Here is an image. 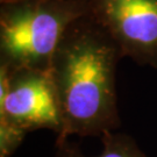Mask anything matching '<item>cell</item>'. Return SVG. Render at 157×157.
I'll use <instances>...</instances> for the list:
<instances>
[{
    "label": "cell",
    "mask_w": 157,
    "mask_h": 157,
    "mask_svg": "<svg viewBox=\"0 0 157 157\" xmlns=\"http://www.w3.org/2000/svg\"><path fill=\"white\" fill-rule=\"evenodd\" d=\"M122 54L90 14L63 35L49 71L62 119L57 139L102 136L120 126L115 72Z\"/></svg>",
    "instance_id": "obj_1"
},
{
    "label": "cell",
    "mask_w": 157,
    "mask_h": 157,
    "mask_svg": "<svg viewBox=\"0 0 157 157\" xmlns=\"http://www.w3.org/2000/svg\"><path fill=\"white\" fill-rule=\"evenodd\" d=\"M86 14V0H0V65L48 70L67 29Z\"/></svg>",
    "instance_id": "obj_2"
},
{
    "label": "cell",
    "mask_w": 157,
    "mask_h": 157,
    "mask_svg": "<svg viewBox=\"0 0 157 157\" xmlns=\"http://www.w3.org/2000/svg\"><path fill=\"white\" fill-rule=\"evenodd\" d=\"M0 121L26 130H62L56 92L48 70L0 65Z\"/></svg>",
    "instance_id": "obj_3"
},
{
    "label": "cell",
    "mask_w": 157,
    "mask_h": 157,
    "mask_svg": "<svg viewBox=\"0 0 157 157\" xmlns=\"http://www.w3.org/2000/svg\"><path fill=\"white\" fill-rule=\"evenodd\" d=\"M89 14L122 57L157 67V0H86Z\"/></svg>",
    "instance_id": "obj_4"
},
{
    "label": "cell",
    "mask_w": 157,
    "mask_h": 157,
    "mask_svg": "<svg viewBox=\"0 0 157 157\" xmlns=\"http://www.w3.org/2000/svg\"><path fill=\"white\" fill-rule=\"evenodd\" d=\"M102 151L93 157H148L130 136L108 132L101 136ZM55 157H86L69 139H57Z\"/></svg>",
    "instance_id": "obj_5"
},
{
    "label": "cell",
    "mask_w": 157,
    "mask_h": 157,
    "mask_svg": "<svg viewBox=\"0 0 157 157\" xmlns=\"http://www.w3.org/2000/svg\"><path fill=\"white\" fill-rule=\"evenodd\" d=\"M27 132L0 121V157H10L26 137Z\"/></svg>",
    "instance_id": "obj_6"
}]
</instances>
